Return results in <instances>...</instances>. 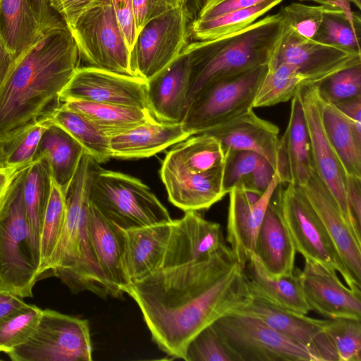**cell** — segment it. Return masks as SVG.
<instances>
[{
  "mask_svg": "<svg viewBox=\"0 0 361 361\" xmlns=\"http://www.w3.org/2000/svg\"><path fill=\"white\" fill-rule=\"evenodd\" d=\"M300 1H304V0H300ZM307 1H314L316 3L319 4L320 5H327V6H329V3L331 1H334V0H307ZM349 1L351 2V0H349Z\"/></svg>",
  "mask_w": 361,
  "mask_h": 361,
  "instance_id": "59",
  "label": "cell"
},
{
  "mask_svg": "<svg viewBox=\"0 0 361 361\" xmlns=\"http://www.w3.org/2000/svg\"><path fill=\"white\" fill-rule=\"evenodd\" d=\"M23 298L8 292L0 291V319L25 307Z\"/></svg>",
  "mask_w": 361,
  "mask_h": 361,
  "instance_id": "56",
  "label": "cell"
},
{
  "mask_svg": "<svg viewBox=\"0 0 361 361\" xmlns=\"http://www.w3.org/2000/svg\"><path fill=\"white\" fill-rule=\"evenodd\" d=\"M361 54L360 35L352 28L341 9L331 6L313 39Z\"/></svg>",
  "mask_w": 361,
  "mask_h": 361,
  "instance_id": "44",
  "label": "cell"
},
{
  "mask_svg": "<svg viewBox=\"0 0 361 361\" xmlns=\"http://www.w3.org/2000/svg\"><path fill=\"white\" fill-rule=\"evenodd\" d=\"M361 133V97L345 100L334 104Z\"/></svg>",
  "mask_w": 361,
  "mask_h": 361,
  "instance_id": "55",
  "label": "cell"
},
{
  "mask_svg": "<svg viewBox=\"0 0 361 361\" xmlns=\"http://www.w3.org/2000/svg\"><path fill=\"white\" fill-rule=\"evenodd\" d=\"M297 250L281 213L271 198L256 239L255 255L269 275L292 274Z\"/></svg>",
  "mask_w": 361,
  "mask_h": 361,
  "instance_id": "25",
  "label": "cell"
},
{
  "mask_svg": "<svg viewBox=\"0 0 361 361\" xmlns=\"http://www.w3.org/2000/svg\"><path fill=\"white\" fill-rule=\"evenodd\" d=\"M42 310L35 305L25 307L0 319V353H7L25 342L36 327Z\"/></svg>",
  "mask_w": 361,
  "mask_h": 361,
  "instance_id": "42",
  "label": "cell"
},
{
  "mask_svg": "<svg viewBox=\"0 0 361 361\" xmlns=\"http://www.w3.org/2000/svg\"><path fill=\"white\" fill-rule=\"evenodd\" d=\"M194 19L185 5L147 22L130 51L132 75L148 81L171 64L189 43Z\"/></svg>",
  "mask_w": 361,
  "mask_h": 361,
  "instance_id": "11",
  "label": "cell"
},
{
  "mask_svg": "<svg viewBox=\"0 0 361 361\" xmlns=\"http://www.w3.org/2000/svg\"><path fill=\"white\" fill-rule=\"evenodd\" d=\"M245 269L252 295L290 312L306 315L311 311L301 289L298 269L290 275L272 276L254 253Z\"/></svg>",
  "mask_w": 361,
  "mask_h": 361,
  "instance_id": "29",
  "label": "cell"
},
{
  "mask_svg": "<svg viewBox=\"0 0 361 361\" xmlns=\"http://www.w3.org/2000/svg\"><path fill=\"white\" fill-rule=\"evenodd\" d=\"M13 59V55L7 50L0 41V82L4 78Z\"/></svg>",
  "mask_w": 361,
  "mask_h": 361,
  "instance_id": "57",
  "label": "cell"
},
{
  "mask_svg": "<svg viewBox=\"0 0 361 361\" xmlns=\"http://www.w3.org/2000/svg\"><path fill=\"white\" fill-rule=\"evenodd\" d=\"M66 216V197L52 179L51 188L43 218L39 238V273L47 271L60 240Z\"/></svg>",
  "mask_w": 361,
  "mask_h": 361,
  "instance_id": "40",
  "label": "cell"
},
{
  "mask_svg": "<svg viewBox=\"0 0 361 361\" xmlns=\"http://www.w3.org/2000/svg\"><path fill=\"white\" fill-rule=\"evenodd\" d=\"M266 0H206L194 20H206L234 10L255 6Z\"/></svg>",
  "mask_w": 361,
  "mask_h": 361,
  "instance_id": "51",
  "label": "cell"
},
{
  "mask_svg": "<svg viewBox=\"0 0 361 361\" xmlns=\"http://www.w3.org/2000/svg\"><path fill=\"white\" fill-rule=\"evenodd\" d=\"M324 101L336 104L361 97V64L340 71L317 84Z\"/></svg>",
  "mask_w": 361,
  "mask_h": 361,
  "instance_id": "45",
  "label": "cell"
},
{
  "mask_svg": "<svg viewBox=\"0 0 361 361\" xmlns=\"http://www.w3.org/2000/svg\"><path fill=\"white\" fill-rule=\"evenodd\" d=\"M301 188L338 252L350 279L349 288L361 291V238L346 221L335 197L314 169Z\"/></svg>",
  "mask_w": 361,
  "mask_h": 361,
  "instance_id": "16",
  "label": "cell"
},
{
  "mask_svg": "<svg viewBox=\"0 0 361 361\" xmlns=\"http://www.w3.org/2000/svg\"><path fill=\"white\" fill-rule=\"evenodd\" d=\"M324 329L338 361H361L360 319H326Z\"/></svg>",
  "mask_w": 361,
  "mask_h": 361,
  "instance_id": "43",
  "label": "cell"
},
{
  "mask_svg": "<svg viewBox=\"0 0 361 361\" xmlns=\"http://www.w3.org/2000/svg\"><path fill=\"white\" fill-rule=\"evenodd\" d=\"M281 63L296 66L305 83L318 84L340 71L361 64V54L302 37L282 22L267 68Z\"/></svg>",
  "mask_w": 361,
  "mask_h": 361,
  "instance_id": "13",
  "label": "cell"
},
{
  "mask_svg": "<svg viewBox=\"0 0 361 361\" xmlns=\"http://www.w3.org/2000/svg\"><path fill=\"white\" fill-rule=\"evenodd\" d=\"M133 5L138 32L152 19L183 6H188L189 0H133Z\"/></svg>",
  "mask_w": 361,
  "mask_h": 361,
  "instance_id": "49",
  "label": "cell"
},
{
  "mask_svg": "<svg viewBox=\"0 0 361 361\" xmlns=\"http://www.w3.org/2000/svg\"><path fill=\"white\" fill-rule=\"evenodd\" d=\"M185 361H235L212 326L199 332L188 343Z\"/></svg>",
  "mask_w": 361,
  "mask_h": 361,
  "instance_id": "47",
  "label": "cell"
},
{
  "mask_svg": "<svg viewBox=\"0 0 361 361\" xmlns=\"http://www.w3.org/2000/svg\"><path fill=\"white\" fill-rule=\"evenodd\" d=\"M100 167L85 154L65 193L66 216L63 231L48 264L72 293L90 291L106 299L121 295L103 274L95 257L87 226L89 195L93 177Z\"/></svg>",
  "mask_w": 361,
  "mask_h": 361,
  "instance_id": "3",
  "label": "cell"
},
{
  "mask_svg": "<svg viewBox=\"0 0 361 361\" xmlns=\"http://www.w3.org/2000/svg\"><path fill=\"white\" fill-rule=\"evenodd\" d=\"M23 177L8 214L0 221V291L25 298L33 296V287L41 275L30 245Z\"/></svg>",
  "mask_w": 361,
  "mask_h": 361,
  "instance_id": "12",
  "label": "cell"
},
{
  "mask_svg": "<svg viewBox=\"0 0 361 361\" xmlns=\"http://www.w3.org/2000/svg\"><path fill=\"white\" fill-rule=\"evenodd\" d=\"M51 8L69 30L94 0H48Z\"/></svg>",
  "mask_w": 361,
  "mask_h": 361,
  "instance_id": "52",
  "label": "cell"
},
{
  "mask_svg": "<svg viewBox=\"0 0 361 361\" xmlns=\"http://www.w3.org/2000/svg\"><path fill=\"white\" fill-rule=\"evenodd\" d=\"M82 146L65 130L48 126L38 144L33 159H44L54 182L64 194L72 180L82 156Z\"/></svg>",
  "mask_w": 361,
  "mask_h": 361,
  "instance_id": "30",
  "label": "cell"
},
{
  "mask_svg": "<svg viewBox=\"0 0 361 361\" xmlns=\"http://www.w3.org/2000/svg\"><path fill=\"white\" fill-rule=\"evenodd\" d=\"M191 135L181 123L148 121L111 137V156L121 159L150 157Z\"/></svg>",
  "mask_w": 361,
  "mask_h": 361,
  "instance_id": "26",
  "label": "cell"
},
{
  "mask_svg": "<svg viewBox=\"0 0 361 361\" xmlns=\"http://www.w3.org/2000/svg\"><path fill=\"white\" fill-rule=\"evenodd\" d=\"M283 0H266L255 6L231 11L206 20H194L191 38L195 41L214 39L240 31L255 22Z\"/></svg>",
  "mask_w": 361,
  "mask_h": 361,
  "instance_id": "38",
  "label": "cell"
},
{
  "mask_svg": "<svg viewBox=\"0 0 361 361\" xmlns=\"http://www.w3.org/2000/svg\"><path fill=\"white\" fill-rule=\"evenodd\" d=\"M79 59L67 27L45 31L15 57L0 82V137L58 106Z\"/></svg>",
  "mask_w": 361,
  "mask_h": 361,
  "instance_id": "2",
  "label": "cell"
},
{
  "mask_svg": "<svg viewBox=\"0 0 361 361\" xmlns=\"http://www.w3.org/2000/svg\"><path fill=\"white\" fill-rule=\"evenodd\" d=\"M47 128L40 117L1 137L0 164L17 166L30 164Z\"/></svg>",
  "mask_w": 361,
  "mask_h": 361,
  "instance_id": "41",
  "label": "cell"
},
{
  "mask_svg": "<svg viewBox=\"0 0 361 361\" xmlns=\"http://www.w3.org/2000/svg\"><path fill=\"white\" fill-rule=\"evenodd\" d=\"M172 221L122 229L123 266L128 283L158 271L169 239Z\"/></svg>",
  "mask_w": 361,
  "mask_h": 361,
  "instance_id": "23",
  "label": "cell"
},
{
  "mask_svg": "<svg viewBox=\"0 0 361 361\" xmlns=\"http://www.w3.org/2000/svg\"><path fill=\"white\" fill-rule=\"evenodd\" d=\"M301 289L311 310L327 319H361V291L346 287L336 271L305 260L298 270Z\"/></svg>",
  "mask_w": 361,
  "mask_h": 361,
  "instance_id": "17",
  "label": "cell"
},
{
  "mask_svg": "<svg viewBox=\"0 0 361 361\" xmlns=\"http://www.w3.org/2000/svg\"><path fill=\"white\" fill-rule=\"evenodd\" d=\"M223 188L226 194L233 188L263 194L275 170L262 156L247 150H226Z\"/></svg>",
  "mask_w": 361,
  "mask_h": 361,
  "instance_id": "35",
  "label": "cell"
},
{
  "mask_svg": "<svg viewBox=\"0 0 361 361\" xmlns=\"http://www.w3.org/2000/svg\"><path fill=\"white\" fill-rule=\"evenodd\" d=\"M225 243L221 226L197 211L185 212L173 220L169 239L159 270L204 258Z\"/></svg>",
  "mask_w": 361,
  "mask_h": 361,
  "instance_id": "19",
  "label": "cell"
},
{
  "mask_svg": "<svg viewBox=\"0 0 361 361\" xmlns=\"http://www.w3.org/2000/svg\"><path fill=\"white\" fill-rule=\"evenodd\" d=\"M267 64L200 90L190 102L181 122L192 135L226 123L253 109Z\"/></svg>",
  "mask_w": 361,
  "mask_h": 361,
  "instance_id": "6",
  "label": "cell"
},
{
  "mask_svg": "<svg viewBox=\"0 0 361 361\" xmlns=\"http://www.w3.org/2000/svg\"><path fill=\"white\" fill-rule=\"evenodd\" d=\"M52 178L44 159L32 160L23 177V201L34 261L39 272V238ZM40 274V273H39ZM41 275V274H40Z\"/></svg>",
  "mask_w": 361,
  "mask_h": 361,
  "instance_id": "32",
  "label": "cell"
},
{
  "mask_svg": "<svg viewBox=\"0 0 361 361\" xmlns=\"http://www.w3.org/2000/svg\"><path fill=\"white\" fill-rule=\"evenodd\" d=\"M44 32L30 0H0V41L14 58Z\"/></svg>",
  "mask_w": 361,
  "mask_h": 361,
  "instance_id": "33",
  "label": "cell"
},
{
  "mask_svg": "<svg viewBox=\"0 0 361 361\" xmlns=\"http://www.w3.org/2000/svg\"><path fill=\"white\" fill-rule=\"evenodd\" d=\"M290 100L288 123L280 138V154L276 171L281 183L301 187L307 183L314 168L300 101L296 93Z\"/></svg>",
  "mask_w": 361,
  "mask_h": 361,
  "instance_id": "24",
  "label": "cell"
},
{
  "mask_svg": "<svg viewBox=\"0 0 361 361\" xmlns=\"http://www.w3.org/2000/svg\"><path fill=\"white\" fill-rule=\"evenodd\" d=\"M347 200L354 227L361 235V178L348 175Z\"/></svg>",
  "mask_w": 361,
  "mask_h": 361,
  "instance_id": "53",
  "label": "cell"
},
{
  "mask_svg": "<svg viewBox=\"0 0 361 361\" xmlns=\"http://www.w3.org/2000/svg\"><path fill=\"white\" fill-rule=\"evenodd\" d=\"M89 200L106 220L122 229L173 220L167 209L141 180L101 166L93 177Z\"/></svg>",
  "mask_w": 361,
  "mask_h": 361,
  "instance_id": "5",
  "label": "cell"
},
{
  "mask_svg": "<svg viewBox=\"0 0 361 361\" xmlns=\"http://www.w3.org/2000/svg\"><path fill=\"white\" fill-rule=\"evenodd\" d=\"M6 355L13 361H90L92 346L88 322L42 310L29 338Z\"/></svg>",
  "mask_w": 361,
  "mask_h": 361,
  "instance_id": "8",
  "label": "cell"
},
{
  "mask_svg": "<svg viewBox=\"0 0 361 361\" xmlns=\"http://www.w3.org/2000/svg\"><path fill=\"white\" fill-rule=\"evenodd\" d=\"M281 27V17L277 13L236 32L189 42L183 50L190 59L188 104L205 87L267 64Z\"/></svg>",
  "mask_w": 361,
  "mask_h": 361,
  "instance_id": "4",
  "label": "cell"
},
{
  "mask_svg": "<svg viewBox=\"0 0 361 361\" xmlns=\"http://www.w3.org/2000/svg\"><path fill=\"white\" fill-rule=\"evenodd\" d=\"M223 173L224 165L204 173H160V176L169 201L185 212L208 209L226 195Z\"/></svg>",
  "mask_w": 361,
  "mask_h": 361,
  "instance_id": "27",
  "label": "cell"
},
{
  "mask_svg": "<svg viewBox=\"0 0 361 361\" xmlns=\"http://www.w3.org/2000/svg\"><path fill=\"white\" fill-rule=\"evenodd\" d=\"M305 78L296 66L281 63L268 68L253 102V109L267 107L290 100Z\"/></svg>",
  "mask_w": 361,
  "mask_h": 361,
  "instance_id": "39",
  "label": "cell"
},
{
  "mask_svg": "<svg viewBox=\"0 0 361 361\" xmlns=\"http://www.w3.org/2000/svg\"><path fill=\"white\" fill-rule=\"evenodd\" d=\"M30 1L44 32L53 28L67 27L61 18L51 8L48 0Z\"/></svg>",
  "mask_w": 361,
  "mask_h": 361,
  "instance_id": "54",
  "label": "cell"
},
{
  "mask_svg": "<svg viewBox=\"0 0 361 361\" xmlns=\"http://www.w3.org/2000/svg\"><path fill=\"white\" fill-rule=\"evenodd\" d=\"M322 121L329 141L347 175L361 178V133L334 104L324 99Z\"/></svg>",
  "mask_w": 361,
  "mask_h": 361,
  "instance_id": "36",
  "label": "cell"
},
{
  "mask_svg": "<svg viewBox=\"0 0 361 361\" xmlns=\"http://www.w3.org/2000/svg\"><path fill=\"white\" fill-rule=\"evenodd\" d=\"M303 111L310 140L313 168L335 197L341 212L357 235L347 200L348 175L325 133L323 99L317 84L302 83L296 92Z\"/></svg>",
  "mask_w": 361,
  "mask_h": 361,
  "instance_id": "14",
  "label": "cell"
},
{
  "mask_svg": "<svg viewBox=\"0 0 361 361\" xmlns=\"http://www.w3.org/2000/svg\"><path fill=\"white\" fill-rule=\"evenodd\" d=\"M212 326L235 361H317L307 349L253 315L229 313Z\"/></svg>",
  "mask_w": 361,
  "mask_h": 361,
  "instance_id": "7",
  "label": "cell"
},
{
  "mask_svg": "<svg viewBox=\"0 0 361 361\" xmlns=\"http://www.w3.org/2000/svg\"><path fill=\"white\" fill-rule=\"evenodd\" d=\"M237 312L262 319L281 335L307 349L317 361H338L325 332L326 319L282 310L252 294L250 301Z\"/></svg>",
  "mask_w": 361,
  "mask_h": 361,
  "instance_id": "18",
  "label": "cell"
},
{
  "mask_svg": "<svg viewBox=\"0 0 361 361\" xmlns=\"http://www.w3.org/2000/svg\"><path fill=\"white\" fill-rule=\"evenodd\" d=\"M61 104L83 116L109 138L157 120L149 109L136 106L81 100L66 101Z\"/></svg>",
  "mask_w": 361,
  "mask_h": 361,
  "instance_id": "34",
  "label": "cell"
},
{
  "mask_svg": "<svg viewBox=\"0 0 361 361\" xmlns=\"http://www.w3.org/2000/svg\"><path fill=\"white\" fill-rule=\"evenodd\" d=\"M351 3L354 4L359 9L361 8V0H351Z\"/></svg>",
  "mask_w": 361,
  "mask_h": 361,
  "instance_id": "60",
  "label": "cell"
},
{
  "mask_svg": "<svg viewBox=\"0 0 361 361\" xmlns=\"http://www.w3.org/2000/svg\"><path fill=\"white\" fill-rule=\"evenodd\" d=\"M331 6H310L292 3L279 11L283 24L302 37L313 39Z\"/></svg>",
  "mask_w": 361,
  "mask_h": 361,
  "instance_id": "46",
  "label": "cell"
},
{
  "mask_svg": "<svg viewBox=\"0 0 361 361\" xmlns=\"http://www.w3.org/2000/svg\"><path fill=\"white\" fill-rule=\"evenodd\" d=\"M190 59L184 51L147 81L148 109L159 121L181 123L188 106Z\"/></svg>",
  "mask_w": 361,
  "mask_h": 361,
  "instance_id": "22",
  "label": "cell"
},
{
  "mask_svg": "<svg viewBox=\"0 0 361 361\" xmlns=\"http://www.w3.org/2000/svg\"><path fill=\"white\" fill-rule=\"evenodd\" d=\"M87 226L99 266L108 281L122 295L129 283L123 266V239L121 228L106 220L90 202Z\"/></svg>",
  "mask_w": 361,
  "mask_h": 361,
  "instance_id": "28",
  "label": "cell"
},
{
  "mask_svg": "<svg viewBox=\"0 0 361 361\" xmlns=\"http://www.w3.org/2000/svg\"><path fill=\"white\" fill-rule=\"evenodd\" d=\"M158 348L185 358L190 341L251 300L245 267L224 243L207 257L153 272L125 289Z\"/></svg>",
  "mask_w": 361,
  "mask_h": 361,
  "instance_id": "1",
  "label": "cell"
},
{
  "mask_svg": "<svg viewBox=\"0 0 361 361\" xmlns=\"http://www.w3.org/2000/svg\"><path fill=\"white\" fill-rule=\"evenodd\" d=\"M69 31L87 66L133 76L130 51L110 0H94Z\"/></svg>",
  "mask_w": 361,
  "mask_h": 361,
  "instance_id": "9",
  "label": "cell"
},
{
  "mask_svg": "<svg viewBox=\"0 0 361 361\" xmlns=\"http://www.w3.org/2000/svg\"><path fill=\"white\" fill-rule=\"evenodd\" d=\"M281 180L275 174L260 198L250 202L242 189L233 188L228 192L226 240L237 260L244 267L255 253L258 231L266 210Z\"/></svg>",
  "mask_w": 361,
  "mask_h": 361,
  "instance_id": "20",
  "label": "cell"
},
{
  "mask_svg": "<svg viewBox=\"0 0 361 361\" xmlns=\"http://www.w3.org/2000/svg\"><path fill=\"white\" fill-rule=\"evenodd\" d=\"M206 0H189V9L195 18Z\"/></svg>",
  "mask_w": 361,
  "mask_h": 361,
  "instance_id": "58",
  "label": "cell"
},
{
  "mask_svg": "<svg viewBox=\"0 0 361 361\" xmlns=\"http://www.w3.org/2000/svg\"><path fill=\"white\" fill-rule=\"evenodd\" d=\"M41 118L44 125H55L65 130L97 163H104L112 158L110 138L79 113L60 103Z\"/></svg>",
  "mask_w": 361,
  "mask_h": 361,
  "instance_id": "37",
  "label": "cell"
},
{
  "mask_svg": "<svg viewBox=\"0 0 361 361\" xmlns=\"http://www.w3.org/2000/svg\"><path fill=\"white\" fill-rule=\"evenodd\" d=\"M30 164L0 165V221L8 214L23 173Z\"/></svg>",
  "mask_w": 361,
  "mask_h": 361,
  "instance_id": "48",
  "label": "cell"
},
{
  "mask_svg": "<svg viewBox=\"0 0 361 361\" xmlns=\"http://www.w3.org/2000/svg\"><path fill=\"white\" fill-rule=\"evenodd\" d=\"M272 199L288 229L297 252L305 260L338 271L349 288L350 279L338 252L302 188L280 183Z\"/></svg>",
  "mask_w": 361,
  "mask_h": 361,
  "instance_id": "10",
  "label": "cell"
},
{
  "mask_svg": "<svg viewBox=\"0 0 361 361\" xmlns=\"http://www.w3.org/2000/svg\"><path fill=\"white\" fill-rule=\"evenodd\" d=\"M178 144L167 153L160 173H204L224 164L226 153L222 145L207 133L191 135Z\"/></svg>",
  "mask_w": 361,
  "mask_h": 361,
  "instance_id": "31",
  "label": "cell"
},
{
  "mask_svg": "<svg viewBox=\"0 0 361 361\" xmlns=\"http://www.w3.org/2000/svg\"><path fill=\"white\" fill-rule=\"evenodd\" d=\"M110 1L118 23L130 51L137 34L133 0Z\"/></svg>",
  "mask_w": 361,
  "mask_h": 361,
  "instance_id": "50",
  "label": "cell"
},
{
  "mask_svg": "<svg viewBox=\"0 0 361 361\" xmlns=\"http://www.w3.org/2000/svg\"><path fill=\"white\" fill-rule=\"evenodd\" d=\"M147 81L90 66L78 67L59 101L81 100L148 109Z\"/></svg>",
  "mask_w": 361,
  "mask_h": 361,
  "instance_id": "15",
  "label": "cell"
},
{
  "mask_svg": "<svg viewBox=\"0 0 361 361\" xmlns=\"http://www.w3.org/2000/svg\"><path fill=\"white\" fill-rule=\"evenodd\" d=\"M203 133L217 139L224 151L247 150L259 154L276 171L281 149L279 130L274 123L259 117L253 109Z\"/></svg>",
  "mask_w": 361,
  "mask_h": 361,
  "instance_id": "21",
  "label": "cell"
}]
</instances>
